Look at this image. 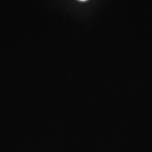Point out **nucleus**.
<instances>
[{
	"instance_id": "nucleus-1",
	"label": "nucleus",
	"mask_w": 152,
	"mask_h": 152,
	"mask_svg": "<svg viewBox=\"0 0 152 152\" xmlns=\"http://www.w3.org/2000/svg\"><path fill=\"white\" fill-rule=\"evenodd\" d=\"M80 1H86L87 0H80Z\"/></svg>"
}]
</instances>
